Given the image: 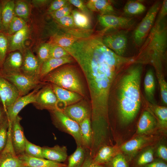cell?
<instances>
[{
	"label": "cell",
	"mask_w": 167,
	"mask_h": 167,
	"mask_svg": "<svg viewBox=\"0 0 167 167\" xmlns=\"http://www.w3.org/2000/svg\"><path fill=\"white\" fill-rule=\"evenodd\" d=\"M75 60L88 85L91 124L105 126L109 122V101L111 88L118 76L135 63V57L120 56L104 45H98L86 50Z\"/></svg>",
	"instance_id": "cell-1"
},
{
	"label": "cell",
	"mask_w": 167,
	"mask_h": 167,
	"mask_svg": "<svg viewBox=\"0 0 167 167\" xmlns=\"http://www.w3.org/2000/svg\"><path fill=\"white\" fill-rule=\"evenodd\" d=\"M142 65L134 64L125 72L119 84L118 111L124 126L131 123L139 111L141 102L140 85Z\"/></svg>",
	"instance_id": "cell-2"
},
{
	"label": "cell",
	"mask_w": 167,
	"mask_h": 167,
	"mask_svg": "<svg viewBox=\"0 0 167 167\" xmlns=\"http://www.w3.org/2000/svg\"><path fill=\"white\" fill-rule=\"evenodd\" d=\"M167 28L165 19L155 23L135 56V64L163 69L166 58Z\"/></svg>",
	"instance_id": "cell-3"
},
{
	"label": "cell",
	"mask_w": 167,
	"mask_h": 167,
	"mask_svg": "<svg viewBox=\"0 0 167 167\" xmlns=\"http://www.w3.org/2000/svg\"><path fill=\"white\" fill-rule=\"evenodd\" d=\"M44 81L75 92L86 97L81 79L77 71L71 66H66L52 71L44 77Z\"/></svg>",
	"instance_id": "cell-4"
},
{
	"label": "cell",
	"mask_w": 167,
	"mask_h": 167,
	"mask_svg": "<svg viewBox=\"0 0 167 167\" xmlns=\"http://www.w3.org/2000/svg\"><path fill=\"white\" fill-rule=\"evenodd\" d=\"M160 131L134 136L118 147L120 152L125 156L130 164L138 152L146 147L155 144L163 138L164 131L160 132Z\"/></svg>",
	"instance_id": "cell-5"
},
{
	"label": "cell",
	"mask_w": 167,
	"mask_h": 167,
	"mask_svg": "<svg viewBox=\"0 0 167 167\" xmlns=\"http://www.w3.org/2000/svg\"><path fill=\"white\" fill-rule=\"evenodd\" d=\"M161 3L160 1L154 3L134 30L133 38L137 45H141L153 27Z\"/></svg>",
	"instance_id": "cell-6"
},
{
	"label": "cell",
	"mask_w": 167,
	"mask_h": 167,
	"mask_svg": "<svg viewBox=\"0 0 167 167\" xmlns=\"http://www.w3.org/2000/svg\"><path fill=\"white\" fill-rule=\"evenodd\" d=\"M50 112L55 126L61 131L72 136L77 146H82L79 124L66 116L61 110L57 109Z\"/></svg>",
	"instance_id": "cell-7"
},
{
	"label": "cell",
	"mask_w": 167,
	"mask_h": 167,
	"mask_svg": "<svg viewBox=\"0 0 167 167\" xmlns=\"http://www.w3.org/2000/svg\"><path fill=\"white\" fill-rule=\"evenodd\" d=\"M0 75L12 83L18 90L19 96L25 95L38 84V78L30 77L20 72L1 74Z\"/></svg>",
	"instance_id": "cell-8"
},
{
	"label": "cell",
	"mask_w": 167,
	"mask_h": 167,
	"mask_svg": "<svg viewBox=\"0 0 167 167\" xmlns=\"http://www.w3.org/2000/svg\"><path fill=\"white\" fill-rule=\"evenodd\" d=\"M11 126L9 125L6 145L0 152V167H21L24 165L14 148L11 139Z\"/></svg>",
	"instance_id": "cell-9"
},
{
	"label": "cell",
	"mask_w": 167,
	"mask_h": 167,
	"mask_svg": "<svg viewBox=\"0 0 167 167\" xmlns=\"http://www.w3.org/2000/svg\"><path fill=\"white\" fill-rule=\"evenodd\" d=\"M103 44L117 54L123 56L127 47L128 39L126 33L118 31L102 36Z\"/></svg>",
	"instance_id": "cell-10"
},
{
	"label": "cell",
	"mask_w": 167,
	"mask_h": 167,
	"mask_svg": "<svg viewBox=\"0 0 167 167\" xmlns=\"http://www.w3.org/2000/svg\"><path fill=\"white\" fill-rule=\"evenodd\" d=\"M41 87L37 86L33 91L23 96H19L11 105L7 107L6 116L9 124L15 119L20 111L30 103L34 104L38 92Z\"/></svg>",
	"instance_id": "cell-11"
},
{
	"label": "cell",
	"mask_w": 167,
	"mask_h": 167,
	"mask_svg": "<svg viewBox=\"0 0 167 167\" xmlns=\"http://www.w3.org/2000/svg\"><path fill=\"white\" fill-rule=\"evenodd\" d=\"M34 104L41 109L51 111L58 109L57 99L51 85H46L39 90Z\"/></svg>",
	"instance_id": "cell-12"
},
{
	"label": "cell",
	"mask_w": 167,
	"mask_h": 167,
	"mask_svg": "<svg viewBox=\"0 0 167 167\" xmlns=\"http://www.w3.org/2000/svg\"><path fill=\"white\" fill-rule=\"evenodd\" d=\"M161 129H163L159 126L155 116L148 109L143 112L139 118L134 136L153 133Z\"/></svg>",
	"instance_id": "cell-13"
},
{
	"label": "cell",
	"mask_w": 167,
	"mask_h": 167,
	"mask_svg": "<svg viewBox=\"0 0 167 167\" xmlns=\"http://www.w3.org/2000/svg\"><path fill=\"white\" fill-rule=\"evenodd\" d=\"M98 19L100 24L106 29H126L134 23L132 18L114 15H99Z\"/></svg>",
	"instance_id": "cell-14"
},
{
	"label": "cell",
	"mask_w": 167,
	"mask_h": 167,
	"mask_svg": "<svg viewBox=\"0 0 167 167\" xmlns=\"http://www.w3.org/2000/svg\"><path fill=\"white\" fill-rule=\"evenodd\" d=\"M61 110L66 116L79 124L91 117L90 106L81 101L66 106Z\"/></svg>",
	"instance_id": "cell-15"
},
{
	"label": "cell",
	"mask_w": 167,
	"mask_h": 167,
	"mask_svg": "<svg viewBox=\"0 0 167 167\" xmlns=\"http://www.w3.org/2000/svg\"><path fill=\"white\" fill-rule=\"evenodd\" d=\"M21 118L18 115L12 122L11 127V136L12 144L18 156L24 153L26 137L23 128L20 124Z\"/></svg>",
	"instance_id": "cell-16"
},
{
	"label": "cell",
	"mask_w": 167,
	"mask_h": 167,
	"mask_svg": "<svg viewBox=\"0 0 167 167\" xmlns=\"http://www.w3.org/2000/svg\"><path fill=\"white\" fill-rule=\"evenodd\" d=\"M58 100V107L61 105V110L68 106L77 103L83 97L79 94L63 88L54 84L51 85Z\"/></svg>",
	"instance_id": "cell-17"
},
{
	"label": "cell",
	"mask_w": 167,
	"mask_h": 167,
	"mask_svg": "<svg viewBox=\"0 0 167 167\" xmlns=\"http://www.w3.org/2000/svg\"><path fill=\"white\" fill-rule=\"evenodd\" d=\"M40 65L38 60L32 51L27 50L25 52L21 70L22 73L28 76L39 78Z\"/></svg>",
	"instance_id": "cell-18"
},
{
	"label": "cell",
	"mask_w": 167,
	"mask_h": 167,
	"mask_svg": "<svg viewBox=\"0 0 167 167\" xmlns=\"http://www.w3.org/2000/svg\"><path fill=\"white\" fill-rule=\"evenodd\" d=\"M23 62V58L19 52L9 54L4 60L0 68V73L12 74L20 72Z\"/></svg>",
	"instance_id": "cell-19"
},
{
	"label": "cell",
	"mask_w": 167,
	"mask_h": 167,
	"mask_svg": "<svg viewBox=\"0 0 167 167\" xmlns=\"http://www.w3.org/2000/svg\"><path fill=\"white\" fill-rule=\"evenodd\" d=\"M156 144L146 147L138 152L130 163V167H142L155 158Z\"/></svg>",
	"instance_id": "cell-20"
},
{
	"label": "cell",
	"mask_w": 167,
	"mask_h": 167,
	"mask_svg": "<svg viewBox=\"0 0 167 167\" xmlns=\"http://www.w3.org/2000/svg\"><path fill=\"white\" fill-rule=\"evenodd\" d=\"M24 165L27 167H65V164L29 156L25 153L18 156Z\"/></svg>",
	"instance_id": "cell-21"
},
{
	"label": "cell",
	"mask_w": 167,
	"mask_h": 167,
	"mask_svg": "<svg viewBox=\"0 0 167 167\" xmlns=\"http://www.w3.org/2000/svg\"><path fill=\"white\" fill-rule=\"evenodd\" d=\"M42 148L43 156L45 159L61 163L65 161L67 158V149L65 146L57 145L53 147Z\"/></svg>",
	"instance_id": "cell-22"
},
{
	"label": "cell",
	"mask_w": 167,
	"mask_h": 167,
	"mask_svg": "<svg viewBox=\"0 0 167 167\" xmlns=\"http://www.w3.org/2000/svg\"><path fill=\"white\" fill-rule=\"evenodd\" d=\"M73 61V58L71 55L59 58H49L42 64L39 78H43L57 68Z\"/></svg>",
	"instance_id": "cell-23"
},
{
	"label": "cell",
	"mask_w": 167,
	"mask_h": 167,
	"mask_svg": "<svg viewBox=\"0 0 167 167\" xmlns=\"http://www.w3.org/2000/svg\"><path fill=\"white\" fill-rule=\"evenodd\" d=\"M119 152L118 146L104 145L98 150L92 158V161L95 164L104 165Z\"/></svg>",
	"instance_id": "cell-24"
},
{
	"label": "cell",
	"mask_w": 167,
	"mask_h": 167,
	"mask_svg": "<svg viewBox=\"0 0 167 167\" xmlns=\"http://www.w3.org/2000/svg\"><path fill=\"white\" fill-rule=\"evenodd\" d=\"M142 101L152 113L156 119L160 127L166 131L167 127V108L165 106L152 104L142 97Z\"/></svg>",
	"instance_id": "cell-25"
},
{
	"label": "cell",
	"mask_w": 167,
	"mask_h": 167,
	"mask_svg": "<svg viewBox=\"0 0 167 167\" xmlns=\"http://www.w3.org/2000/svg\"><path fill=\"white\" fill-rule=\"evenodd\" d=\"M29 28L26 25L23 29L11 35L8 39V52L21 50L24 48L29 33Z\"/></svg>",
	"instance_id": "cell-26"
},
{
	"label": "cell",
	"mask_w": 167,
	"mask_h": 167,
	"mask_svg": "<svg viewBox=\"0 0 167 167\" xmlns=\"http://www.w3.org/2000/svg\"><path fill=\"white\" fill-rule=\"evenodd\" d=\"M86 6L91 11L99 13L100 15H113L114 10L110 2L106 0H90Z\"/></svg>",
	"instance_id": "cell-27"
},
{
	"label": "cell",
	"mask_w": 167,
	"mask_h": 167,
	"mask_svg": "<svg viewBox=\"0 0 167 167\" xmlns=\"http://www.w3.org/2000/svg\"><path fill=\"white\" fill-rule=\"evenodd\" d=\"M1 3L2 31L6 32L10 22L15 16V3L12 0L4 1Z\"/></svg>",
	"instance_id": "cell-28"
},
{
	"label": "cell",
	"mask_w": 167,
	"mask_h": 167,
	"mask_svg": "<svg viewBox=\"0 0 167 167\" xmlns=\"http://www.w3.org/2000/svg\"><path fill=\"white\" fill-rule=\"evenodd\" d=\"M144 89L145 99L152 104L155 102V82L153 70L149 69L145 74L144 80Z\"/></svg>",
	"instance_id": "cell-29"
},
{
	"label": "cell",
	"mask_w": 167,
	"mask_h": 167,
	"mask_svg": "<svg viewBox=\"0 0 167 167\" xmlns=\"http://www.w3.org/2000/svg\"><path fill=\"white\" fill-rule=\"evenodd\" d=\"M81 136L82 146L90 150L92 144V134L91 118L86 119L79 124Z\"/></svg>",
	"instance_id": "cell-30"
},
{
	"label": "cell",
	"mask_w": 167,
	"mask_h": 167,
	"mask_svg": "<svg viewBox=\"0 0 167 167\" xmlns=\"http://www.w3.org/2000/svg\"><path fill=\"white\" fill-rule=\"evenodd\" d=\"M0 87L6 96L7 107L12 104L19 96V92L12 83L0 75Z\"/></svg>",
	"instance_id": "cell-31"
},
{
	"label": "cell",
	"mask_w": 167,
	"mask_h": 167,
	"mask_svg": "<svg viewBox=\"0 0 167 167\" xmlns=\"http://www.w3.org/2000/svg\"><path fill=\"white\" fill-rule=\"evenodd\" d=\"M75 25L78 28L84 29H91V21L89 16L77 10L71 12Z\"/></svg>",
	"instance_id": "cell-32"
},
{
	"label": "cell",
	"mask_w": 167,
	"mask_h": 167,
	"mask_svg": "<svg viewBox=\"0 0 167 167\" xmlns=\"http://www.w3.org/2000/svg\"><path fill=\"white\" fill-rule=\"evenodd\" d=\"M86 149L82 146H77L75 151L68 158L67 167H80L85 159Z\"/></svg>",
	"instance_id": "cell-33"
},
{
	"label": "cell",
	"mask_w": 167,
	"mask_h": 167,
	"mask_svg": "<svg viewBox=\"0 0 167 167\" xmlns=\"http://www.w3.org/2000/svg\"><path fill=\"white\" fill-rule=\"evenodd\" d=\"M79 39L65 33L56 34L54 35L50 42L57 44L64 48H68Z\"/></svg>",
	"instance_id": "cell-34"
},
{
	"label": "cell",
	"mask_w": 167,
	"mask_h": 167,
	"mask_svg": "<svg viewBox=\"0 0 167 167\" xmlns=\"http://www.w3.org/2000/svg\"><path fill=\"white\" fill-rule=\"evenodd\" d=\"M146 9L145 6L141 2L130 0L126 3L123 8V11L126 15H134L143 13Z\"/></svg>",
	"instance_id": "cell-35"
},
{
	"label": "cell",
	"mask_w": 167,
	"mask_h": 167,
	"mask_svg": "<svg viewBox=\"0 0 167 167\" xmlns=\"http://www.w3.org/2000/svg\"><path fill=\"white\" fill-rule=\"evenodd\" d=\"M104 165L105 167H130L129 161L120 152L117 154Z\"/></svg>",
	"instance_id": "cell-36"
},
{
	"label": "cell",
	"mask_w": 167,
	"mask_h": 167,
	"mask_svg": "<svg viewBox=\"0 0 167 167\" xmlns=\"http://www.w3.org/2000/svg\"><path fill=\"white\" fill-rule=\"evenodd\" d=\"M24 153L31 156L44 158L43 156L42 148L32 143L26 138L25 140Z\"/></svg>",
	"instance_id": "cell-37"
},
{
	"label": "cell",
	"mask_w": 167,
	"mask_h": 167,
	"mask_svg": "<svg viewBox=\"0 0 167 167\" xmlns=\"http://www.w3.org/2000/svg\"><path fill=\"white\" fill-rule=\"evenodd\" d=\"M26 25L24 20L15 16L9 25L7 33L9 35H11L23 29Z\"/></svg>",
	"instance_id": "cell-38"
},
{
	"label": "cell",
	"mask_w": 167,
	"mask_h": 167,
	"mask_svg": "<svg viewBox=\"0 0 167 167\" xmlns=\"http://www.w3.org/2000/svg\"><path fill=\"white\" fill-rule=\"evenodd\" d=\"M29 12L28 5L25 2L19 1L15 3V13L17 16L26 20L28 17Z\"/></svg>",
	"instance_id": "cell-39"
},
{
	"label": "cell",
	"mask_w": 167,
	"mask_h": 167,
	"mask_svg": "<svg viewBox=\"0 0 167 167\" xmlns=\"http://www.w3.org/2000/svg\"><path fill=\"white\" fill-rule=\"evenodd\" d=\"M8 39L6 34L0 32V68L2 66L8 52Z\"/></svg>",
	"instance_id": "cell-40"
},
{
	"label": "cell",
	"mask_w": 167,
	"mask_h": 167,
	"mask_svg": "<svg viewBox=\"0 0 167 167\" xmlns=\"http://www.w3.org/2000/svg\"><path fill=\"white\" fill-rule=\"evenodd\" d=\"M155 155L156 158H158L167 162V147L166 142L163 138L156 144Z\"/></svg>",
	"instance_id": "cell-41"
},
{
	"label": "cell",
	"mask_w": 167,
	"mask_h": 167,
	"mask_svg": "<svg viewBox=\"0 0 167 167\" xmlns=\"http://www.w3.org/2000/svg\"><path fill=\"white\" fill-rule=\"evenodd\" d=\"M69 55H70L64 48L57 44L51 43L49 58H59Z\"/></svg>",
	"instance_id": "cell-42"
},
{
	"label": "cell",
	"mask_w": 167,
	"mask_h": 167,
	"mask_svg": "<svg viewBox=\"0 0 167 167\" xmlns=\"http://www.w3.org/2000/svg\"><path fill=\"white\" fill-rule=\"evenodd\" d=\"M51 43H46L42 44L37 51V59L40 65L49 58V50Z\"/></svg>",
	"instance_id": "cell-43"
},
{
	"label": "cell",
	"mask_w": 167,
	"mask_h": 167,
	"mask_svg": "<svg viewBox=\"0 0 167 167\" xmlns=\"http://www.w3.org/2000/svg\"><path fill=\"white\" fill-rule=\"evenodd\" d=\"M9 123L7 117L0 126V152L3 149L7 143Z\"/></svg>",
	"instance_id": "cell-44"
},
{
	"label": "cell",
	"mask_w": 167,
	"mask_h": 167,
	"mask_svg": "<svg viewBox=\"0 0 167 167\" xmlns=\"http://www.w3.org/2000/svg\"><path fill=\"white\" fill-rule=\"evenodd\" d=\"M72 11V7L68 2L64 6L50 14L52 17L56 20L71 15Z\"/></svg>",
	"instance_id": "cell-45"
},
{
	"label": "cell",
	"mask_w": 167,
	"mask_h": 167,
	"mask_svg": "<svg viewBox=\"0 0 167 167\" xmlns=\"http://www.w3.org/2000/svg\"><path fill=\"white\" fill-rule=\"evenodd\" d=\"M56 21L61 26L69 28H77L75 25L71 14L63 17Z\"/></svg>",
	"instance_id": "cell-46"
},
{
	"label": "cell",
	"mask_w": 167,
	"mask_h": 167,
	"mask_svg": "<svg viewBox=\"0 0 167 167\" xmlns=\"http://www.w3.org/2000/svg\"><path fill=\"white\" fill-rule=\"evenodd\" d=\"M68 2L78 8L81 12L90 16L92 12L89 10L83 1L81 0H69Z\"/></svg>",
	"instance_id": "cell-47"
},
{
	"label": "cell",
	"mask_w": 167,
	"mask_h": 167,
	"mask_svg": "<svg viewBox=\"0 0 167 167\" xmlns=\"http://www.w3.org/2000/svg\"><path fill=\"white\" fill-rule=\"evenodd\" d=\"M68 2V0H55L51 2L48 10L50 13L56 11L64 6Z\"/></svg>",
	"instance_id": "cell-48"
},
{
	"label": "cell",
	"mask_w": 167,
	"mask_h": 167,
	"mask_svg": "<svg viewBox=\"0 0 167 167\" xmlns=\"http://www.w3.org/2000/svg\"><path fill=\"white\" fill-rule=\"evenodd\" d=\"M80 167H105L104 165L96 164L92 161V158L89 153V150H86V154L84 161Z\"/></svg>",
	"instance_id": "cell-49"
},
{
	"label": "cell",
	"mask_w": 167,
	"mask_h": 167,
	"mask_svg": "<svg viewBox=\"0 0 167 167\" xmlns=\"http://www.w3.org/2000/svg\"><path fill=\"white\" fill-rule=\"evenodd\" d=\"M167 14V0H164L161 3L160 9L157 15L155 22H158L165 19Z\"/></svg>",
	"instance_id": "cell-50"
},
{
	"label": "cell",
	"mask_w": 167,
	"mask_h": 167,
	"mask_svg": "<svg viewBox=\"0 0 167 167\" xmlns=\"http://www.w3.org/2000/svg\"><path fill=\"white\" fill-rule=\"evenodd\" d=\"M142 167H167V162L158 158H155L152 162Z\"/></svg>",
	"instance_id": "cell-51"
},
{
	"label": "cell",
	"mask_w": 167,
	"mask_h": 167,
	"mask_svg": "<svg viewBox=\"0 0 167 167\" xmlns=\"http://www.w3.org/2000/svg\"><path fill=\"white\" fill-rule=\"evenodd\" d=\"M0 100L1 103L2 105L4 110L6 113V115L7 114V98L6 96L0 87Z\"/></svg>",
	"instance_id": "cell-52"
},
{
	"label": "cell",
	"mask_w": 167,
	"mask_h": 167,
	"mask_svg": "<svg viewBox=\"0 0 167 167\" xmlns=\"http://www.w3.org/2000/svg\"><path fill=\"white\" fill-rule=\"evenodd\" d=\"M6 118V113L2 105H0V126Z\"/></svg>",
	"instance_id": "cell-53"
},
{
	"label": "cell",
	"mask_w": 167,
	"mask_h": 167,
	"mask_svg": "<svg viewBox=\"0 0 167 167\" xmlns=\"http://www.w3.org/2000/svg\"><path fill=\"white\" fill-rule=\"evenodd\" d=\"M48 0H33V3L36 5H42L46 4L49 2Z\"/></svg>",
	"instance_id": "cell-54"
},
{
	"label": "cell",
	"mask_w": 167,
	"mask_h": 167,
	"mask_svg": "<svg viewBox=\"0 0 167 167\" xmlns=\"http://www.w3.org/2000/svg\"><path fill=\"white\" fill-rule=\"evenodd\" d=\"M2 5L1 2H0V32L2 31Z\"/></svg>",
	"instance_id": "cell-55"
},
{
	"label": "cell",
	"mask_w": 167,
	"mask_h": 167,
	"mask_svg": "<svg viewBox=\"0 0 167 167\" xmlns=\"http://www.w3.org/2000/svg\"><path fill=\"white\" fill-rule=\"evenodd\" d=\"M21 167H27V166H26L24 165V166H22Z\"/></svg>",
	"instance_id": "cell-56"
},
{
	"label": "cell",
	"mask_w": 167,
	"mask_h": 167,
	"mask_svg": "<svg viewBox=\"0 0 167 167\" xmlns=\"http://www.w3.org/2000/svg\"><path fill=\"white\" fill-rule=\"evenodd\" d=\"M0 102L1 103L0 100Z\"/></svg>",
	"instance_id": "cell-57"
},
{
	"label": "cell",
	"mask_w": 167,
	"mask_h": 167,
	"mask_svg": "<svg viewBox=\"0 0 167 167\" xmlns=\"http://www.w3.org/2000/svg\"><path fill=\"white\" fill-rule=\"evenodd\" d=\"M67 167V166H66V167Z\"/></svg>",
	"instance_id": "cell-58"
}]
</instances>
